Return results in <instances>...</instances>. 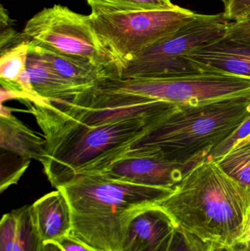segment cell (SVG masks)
Masks as SVG:
<instances>
[{"instance_id":"obj_27","label":"cell","mask_w":250,"mask_h":251,"mask_svg":"<svg viewBox=\"0 0 250 251\" xmlns=\"http://www.w3.org/2000/svg\"><path fill=\"white\" fill-rule=\"evenodd\" d=\"M41 251H63L56 243H43Z\"/></svg>"},{"instance_id":"obj_24","label":"cell","mask_w":250,"mask_h":251,"mask_svg":"<svg viewBox=\"0 0 250 251\" xmlns=\"http://www.w3.org/2000/svg\"><path fill=\"white\" fill-rule=\"evenodd\" d=\"M250 10V0H227L224 4L223 13L229 22H236Z\"/></svg>"},{"instance_id":"obj_3","label":"cell","mask_w":250,"mask_h":251,"mask_svg":"<svg viewBox=\"0 0 250 251\" xmlns=\"http://www.w3.org/2000/svg\"><path fill=\"white\" fill-rule=\"evenodd\" d=\"M57 189L71 209L70 237L97 251H122L132 220L173 190L117 181L96 173L75 176Z\"/></svg>"},{"instance_id":"obj_6","label":"cell","mask_w":250,"mask_h":251,"mask_svg":"<svg viewBox=\"0 0 250 251\" xmlns=\"http://www.w3.org/2000/svg\"><path fill=\"white\" fill-rule=\"evenodd\" d=\"M196 15L179 6L174 10L136 11L92 8L90 16L101 42L122 72L128 62L192 22Z\"/></svg>"},{"instance_id":"obj_4","label":"cell","mask_w":250,"mask_h":251,"mask_svg":"<svg viewBox=\"0 0 250 251\" xmlns=\"http://www.w3.org/2000/svg\"><path fill=\"white\" fill-rule=\"evenodd\" d=\"M250 116V97L199 105H175L162 113L129 149L179 164L201 162Z\"/></svg>"},{"instance_id":"obj_31","label":"cell","mask_w":250,"mask_h":251,"mask_svg":"<svg viewBox=\"0 0 250 251\" xmlns=\"http://www.w3.org/2000/svg\"><path fill=\"white\" fill-rule=\"evenodd\" d=\"M248 141H250V135L248 136V137H247V138H245V140H242V141L241 142V143H243V142H248Z\"/></svg>"},{"instance_id":"obj_16","label":"cell","mask_w":250,"mask_h":251,"mask_svg":"<svg viewBox=\"0 0 250 251\" xmlns=\"http://www.w3.org/2000/svg\"><path fill=\"white\" fill-rule=\"evenodd\" d=\"M0 146L1 151L26 160L34 159L41 162L47 154L45 139L13 115L8 118L0 117Z\"/></svg>"},{"instance_id":"obj_30","label":"cell","mask_w":250,"mask_h":251,"mask_svg":"<svg viewBox=\"0 0 250 251\" xmlns=\"http://www.w3.org/2000/svg\"><path fill=\"white\" fill-rule=\"evenodd\" d=\"M239 21H250V10Z\"/></svg>"},{"instance_id":"obj_29","label":"cell","mask_w":250,"mask_h":251,"mask_svg":"<svg viewBox=\"0 0 250 251\" xmlns=\"http://www.w3.org/2000/svg\"><path fill=\"white\" fill-rule=\"evenodd\" d=\"M212 251H229L228 249L224 247H220V246H214L213 248Z\"/></svg>"},{"instance_id":"obj_32","label":"cell","mask_w":250,"mask_h":251,"mask_svg":"<svg viewBox=\"0 0 250 251\" xmlns=\"http://www.w3.org/2000/svg\"><path fill=\"white\" fill-rule=\"evenodd\" d=\"M220 1H223V2L224 3V4H225V3H226V1H227V0H220Z\"/></svg>"},{"instance_id":"obj_20","label":"cell","mask_w":250,"mask_h":251,"mask_svg":"<svg viewBox=\"0 0 250 251\" xmlns=\"http://www.w3.org/2000/svg\"><path fill=\"white\" fill-rule=\"evenodd\" d=\"M214 245L177 227L168 251H212Z\"/></svg>"},{"instance_id":"obj_10","label":"cell","mask_w":250,"mask_h":251,"mask_svg":"<svg viewBox=\"0 0 250 251\" xmlns=\"http://www.w3.org/2000/svg\"><path fill=\"white\" fill-rule=\"evenodd\" d=\"M176 226L158 206L139 212L129 224L122 251H168Z\"/></svg>"},{"instance_id":"obj_18","label":"cell","mask_w":250,"mask_h":251,"mask_svg":"<svg viewBox=\"0 0 250 251\" xmlns=\"http://www.w3.org/2000/svg\"><path fill=\"white\" fill-rule=\"evenodd\" d=\"M29 39L1 51L0 80L16 82L26 69L29 53Z\"/></svg>"},{"instance_id":"obj_7","label":"cell","mask_w":250,"mask_h":251,"mask_svg":"<svg viewBox=\"0 0 250 251\" xmlns=\"http://www.w3.org/2000/svg\"><path fill=\"white\" fill-rule=\"evenodd\" d=\"M229 23L223 13H197L192 22L128 62L122 69L121 79H168L201 72L186 56L222 39Z\"/></svg>"},{"instance_id":"obj_8","label":"cell","mask_w":250,"mask_h":251,"mask_svg":"<svg viewBox=\"0 0 250 251\" xmlns=\"http://www.w3.org/2000/svg\"><path fill=\"white\" fill-rule=\"evenodd\" d=\"M23 33L33 44L87 59L121 78V68L95 32L91 16L55 4L29 19Z\"/></svg>"},{"instance_id":"obj_13","label":"cell","mask_w":250,"mask_h":251,"mask_svg":"<svg viewBox=\"0 0 250 251\" xmlns=\"http://www.w3.org/2000/svg\"><path fill=\"white\" fill-rule=\"evenodd\" d=\"M32 219L43 243H57L70 236L72 214L61 190L47 193L31 205Z\"/></svg>"},{"instance_id":"obj_11","label":"cell","mask_w":250,"mask_h":251,"mask_svg":"<svg viewBox=\"0 0 250 251\" xmlns=\"http://www.w3.org/2000/svg\"><path fill=\"white\" fill-rule=\"evenodd\" d=\"M186 59L202 72L250 79V46L222 38L191 52Z\"/></svg>"},{"instance_id":"obj_5","label":"cell","mask_w":250,"mask_h":251,"mask_svg":"<svg viewBox=\"0 0 250 251\" xmlns=\"http://www.w3.org/2000/svg\"><path fill=\"white\" fill-rule=\"evenodd\" d=\"M116 105L161 101L176 105H199L250 97V79L224 74L198 72L168 79H107L96 86Z\"/></svg>"},{"instance_id":"obj_14","label":"cell","mask_w":250,"mask_h":251,"mask_svg":"<svg viewBox=\"0 0 250 251\" xmlns=\"http://www.w3.org/2000/svg\"><path fill=\"white\" fill-rule=\"evenodd\" d=\"M30 45L42 56L55 72L79 93L106 79H118L107 69L100 67L87 59L61 54L45 47Z\"/></svg>"},{"instance_id":"obj_28","label":"cell","mask_w":250,"mask_h":251,"mask_svg":"<svg viewBox=\"0 0 250 251\" xmlns=\"http://www.w3.org/2000/svg\"><path fill=\"white\" fill-rule=\"evenodd\" d=\"M11 109L5 107L4 104H1V112H0V117L8 118L12 116Z\"/></svg>"},{"instance_id":"obj_21","label":"cell","mask_w":250,"mask_h":251,"mask_svg":"<svg viewBox=\"0 0 250 251\" xmlns=\"http://www.w3.org/2000/svg\"><path fill=\"white\" fill-rule=\"evenodd\" d=\"M10 154L12 155L11 159H8L5 156L6 160H1L0 183L1 193L10 186L16 184L30 164V161L26 160L12 153Z\"/></svg>"},{"instance_id":"obj_1","label":"cell","mask_w":250,"mask_h":251,"mask_svg":"<svg viewBox=\"0 0 250 251\" xmlns=\"http://www.w3.org/2000/svg\"><path fill=\"white\" fill-rule=\"evenodd\" d=\"M28 104L29 113L35 116L46 140L47 154L41 164L56 189L75 176L99 172L107 168L167 110L148 117L88 126L59 116L47 104Z\"/></svg>"},{"instance_id":"obj_2","label":"cell","mask_w":250,"mask_h":251,"mask_svg":"<svg viewBox=\"0 0 250 251\" xmlns=\"http://www.w3.org/2000/svg\"><path fill=\"white\" fill-rule=\"evenodd\" d=\"M157 206L176 226L229 249L248 225L250 190L206 158L188 171Z\"/></svg>"},{"instance_id":"obj_9","label":"cell","mask_w":250,"mask_h":251,"mask_svg":"<svg viewBox=\"0 0 250 251\" xmlns=\"http://www.w3.org/2000/svg\"><path fill=\"white\" fill-rule=\"evenodd\" d=\"M199 162L175 163L148 152L129 149L96 174L137 185L173 190Z\"/></svg>"},{"instance_id":"obj_19","label":"cell","mask_w":250,"mask_h":251,"mask_svg":"<svg viewBox=\"0 0 250 251\" xmlns=\"http://www.w3.org/2000/svg\"><path fill=\"white\" fill-rule=\"evenodd\" d=\"M91 8L113 11L170 10L179 5L170 0H86Z\"/></svg>"},{"instance_id":"obj_15","label":"cell","mask_w":250,"mask_h":251,"mask_svg":"<svg viewBox=\"0 0 250 251\" xmlns=\"http://www.w3.org/2000/svg\"><path fill=\"white\" fill-rule=\"evenodd\" d=\"M26 69L30 75L34 91L45 103L71 101L79 94L55 72L30 44Z\"/></svg>"},{"instance_id":"obj_17","label":"cell","mask_w":250,"mask_h":251,"mask_svg":"<svg viewBox=\"0 0 250 251\" xmlns=\"http://www.w3.org/2000/svg\"><path fill=\"white\" fill-rule=\"evenodd\" d=\"M215 162L227 175L250 190V141L239 143Z\"/></svg>"},{"instance_id":"obj_22","label":"cell","mask_w":250,"mask_h":251,"mask_svg":"<svg viewBox=\"0 0 250 251\" xmlns=\"http://www.w3.org/2000/svg\"><path fill=\"white\" fill-rule=\"evenodd\" d=\"M250 135V116L228 138L226 139L225 141L220 143L217 147L214 148L210 152L207 158L214 161L217 160L219 158L226 154L232 148L234 147L236 145L239 144L242 140H245Z\"/></svg>"},{"instance_id":"obj_26","label":"cell","mask_w":250,"mask_h":251,"mask_svg":"<svg viewBox=\"0 0 250 251\" xmlns=\"http://www.w3.org/2000/svg\"><path fill=\"white\" fill-rule=\"evenodd\" d=\"M229 251H250V217L243 234L236 240Z\"/></svg>"},{"instance_id":"obj_23","label":"cell","mask_w":250,"mask_h":251,"mask_svg":"<svg viewBox=\"0 0 250 251\" xmlns=\"http://www.w3.org/2000/svg\"><path fill=\"white\" fill-rule=\"evenodd\" d=\"M223 38L250 46V21H236L229 23Z\"/></svg>"},{"instance_id":"obj_12","label":"cell","mask_w":250,"mask_h":251,"mask_svg":"<svg viewBox=\"0 0 250 251\" xmlns=\"http://www.w3.org/2000/svg\"><path fill=\"white\" fill-rule=\"evenodd\" d=\"M47 105L65 119L85 125L98 126L154 116L165 111L175 104L161 101H150L106 108H80L60 102H51Z\"/></svg>"},{"instance_id":"obj_25","label":"cell","mask_w":250,"mask_h":251,"mask_svg":"<svg viewBox=\"0 0 250 251\" xmlns=\"http://www.w3.org/2000/svg\"><path fill=\"white\" fill-rule=\"evenodd\" d=\"M54 243H56L63 251H97L70 236Z\"/></svg>"}]
</instances>
